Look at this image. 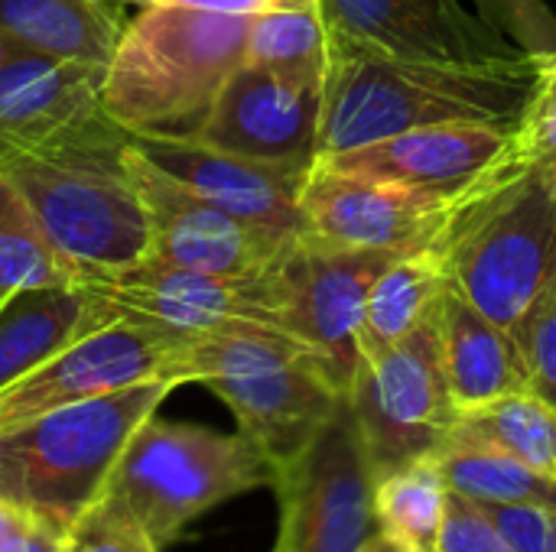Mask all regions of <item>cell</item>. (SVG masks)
<instances>
[{
  "mask_svg": "<svg viewBox=\"0 0 556 552\" xmlns=\"http://www.w3.org/2000/svg\"><path fill=\"white\" fill-rule=\"evenodd\" d=\"M521 143H525V156L556 179V52L547 55L541 85L521 124Z\"/></svg>",
  "mask_w": 556,
  "mask_h": 552,
  "instance_id": "33",
  "label": "cell"
},
{
  "mask_svg": "<svg viewBox=\"0 0 556 552\" xmlns=\"http://www.w3.org/2000/svg\"><path fill=\"white\" fill-rule=\"evenodd\" d=\"M114 3H124V0H114Z\"/></svg>",
  "mask_w": 556,
  "mask_h": 552,
  "instance_id": "40",
  "label": "cell"
},
{
  "mask_svg": "<svg viewBox=\"0 0 556 552\" xmlns=\"http://www.w3.org/2000/svg\"><path fill=\"white\" fill-rule=\"evenodd\" d=\"M329 42L410 62H511L521 52L459 0H316Z\"/></svg>",
  "mask_w": 556,
  "mask_h": 552,
  "instance_id": "15",
  "label": "cell"
},
{
  "mask_svg": "<svg viewBox=\"0 0 556 552\" xmlns=\"http://www.w3.org/2000/svg\"><path fill=\"white\" fill-rule=\"evenodd\" d=\"M433 251L450 290L518 335L556 283V179L515 159L456 202Z\"/></svg>",
  "mask_w": 556,
  "mask_h": 552,
  "instance_id": "3",
  "label": "cell"
},
{
  "mask_svg": "<svg viewBox=\"0 0 556 552\" xmlns=\"http://www.w3.org/2000/svg\"><path fill=\"white\" fill-rule=\"evenodd\" d=\"M544 65L547 55L482 65L410 62L329 42L316 159L440 124H495L521 130Z\"/></svg>",
  "mask_w": 556,
  "mask_h": 552,
  "instance_id": "1",
  "label": "cell"
},
{
  "mask_svg": "<svg viewBox=\"0 0 556 552\" xmlns=\"http://www.w3.org/2000/svg\"><path fill=\"white\" fill-rule=\"evenodd\" d=\"M401 254L342 251L293 238L274 264L277 325L309 345L349 397L362 364V319L378 273Z\"/></svg>",
  "mask_w": 556,
  "mask_h": 552,
  "instance_id": "10",
  "label": "cell"
},
{
  "mask_svg": "<svg viewBox=\"0 0 556 552\" xmlns=\"http://www.w3.org/2000/svg\"><path fill=\"white\" fill-rule=\"evenodd\" d=\"M127 140L130 133L104 117L7 172L78 280L140 264L150 254L147 211L124 169Z\"/></svg>",
  "mask_w": 556,
  "mask_h": 552,
  "instance_id": "5",
  "label": "cell"
},
{
  "mask_svg": "<svg viewBox=\"0 0 556 552\" xmlns=\"http://www.w3.org/2000/svg\"><path fill=\"white\" fill-rule=\"evenodd\" d=\"M0 552H68V527L55 517L20 508L0 540Z\"/></svg>",
  "mask_w": 556,
  "mask_h": 552,
  "instance_id": "35",
  "label": "cell"
},
{
  "mask_svg": "<svg viewBox=\"0 0 556 552\" xmlns=\"http://www.w3.org/2000/svg\"><path fill=\"white\" fill-rule=\"evenodd\" d=\"M453 429L485 439L525 465L556 478V407L534 390L505 394L482 407L459 410Z\"/></svg>",
  "mask_w": 556,
  "mask_h": 552,
  "instance_id": "26",
  "label": "cell"
},
{
  "mask_svg": "<svg viewBox=\"0 0 556 552\" xmlns=\"http://www.w3.org/2000/svg\"><path fill=\"white\" fill-rule=\"evenodd\" d=\"M160 3H179V7L231 13V16H257V13H274V10H309V7H316V0H160Z\"/></svg>",
  "mask_w": 556,
  "mask_h": 552,
  "instance_id": "36",
  "label": "cell"
},
{
  "mask_svg": "<svg viewBox=\"0 0 556 552\" xmlns=\"http://www.w3.org/2000/svg\"><path fill=\"white\" fill-rule=\"evenodd\" d=\"M508 552H556V511L551 508H489Z\"/></svg>",
  "mask_w": 556,
  "mask_h": 552,
  "instance_id": "34",
  "label": "cell"
},
{
  "mask_svg": "<svg viewBox=\"0 0 556 552\" xmlns=\"http://www.w3.org/2000/svg\"><path fill=\"white\" fill-rule=\"evenodd\" d=\"M68 283H78L75 270L49 244L16 185L0 176V303L20 290Z\"/></svg>",
  "mask_w": 556,
  "mask_h": 552,
  "instance_id": "27",
  "label": "cell"
},
{
  "mask_svg": "<svg viewBox=\"0 0 556 552\" xmlns=\"http://www.w3.org/2000/svg\"><path fill=\"white\" fill-rule=\"evenodd\" d=\"M251 16L147 3L127 20L101 78V111L130 137L192 140L244 65Z\"/></svg>",
  "mask_w": 556,
  "mask_h": 552,
  "instance_id": "2",
  "label": "cell"
},
{
  "mask_svg": "<svg viewBox=\"0 0 556 552\" xmlns=\"http://www.w3.org/2000/svg\"><path fill=\"white\" fill-rule=\"evenodd\" d=\"M186 342L189 338L150 325L124 319L108 322L0 390V433L49 410L104 397L143 381L182 384L179 361Z\"/></svg>",
  "mask_w": 556,
  "mask_h": 552,
  "instance_id": "13",
  "label": "cell"
},
{
  "mask_svg": "<svg viewBox=\"0 0 556 552\" xmlns=\"http://www.w3.org/2000/svg\"><path fill=\"white\" fill-rule=\"evenodd\" d=\"M274 552H280V550H277V547H274Z\"/></svg>",
  "mask_w": 556,
  "mask_h": 552,
  "instance_id": "41",
  "label": "cell"
},
{
  "mask_svg": "<svg viewBox=\"0 0 556 552\" xmlns=\"http://www.w3.org/2000/svg\"><path fill=\"white\" fill-rule=\"evenodd\" d=\"M349 403L375 478L433 455L459 416L443 371L437 319L404 342L362 358Z\"/></svg>",
  "mask_w": 556,
  "mask_h": 552,
  "instance_id": "8",
  "label": "cell"
},
{
  "mask_svg": "<svg viewBox=\"0 0 556 552\" xmlns=\"http://www.w3.org/2000/svg\"><path fill=\"white\" fill-rule=\"evenodd\" d=\"M453 208L440 195L313 163L300 195V238L342 251L417 254L440 241Z\"/></svg>",
  "mask_w": 556,
  "mask_h": 552,
  "instance_id": "14",
  "label": "cell"
},
{
  "mask_svg": "<svg viewBox=\"0 0 556 552\" xmlns=\"http://www.w3.org/2000/svg\"><path fill=\"white\" fill-rule=\"evenodd\" d=\"M525 156L521 130L495 124H440L316 159L323 166L397 182L450 202L466 198Z\"/></svg>",
  "mask_w": 556,
  "mask_h": 552,
  "instance_id": "18",
  "label": "cell"
},
{
  "mask_svg": "<svg viewBox=\"0 0 556 552\" xmlns=\"http://www.w3.org/2000/svg\"><path fill=\"white\" fill-rule=\"evenodd\" d=\"M134 146L186 189L222 211L261 228L300 234V195L309 176L306 163H270L228 153L199 140L130 137Z\"/></svg>",
  "mask_w": 556,
  "mask_h": 552,
  "instance_id": "19",
  "label": "cell"
},
{
  "mask_svg": "<svg viewBox=\"0 0 556 552\" xmlns=\"http://www.w3.org/2000/svg\"><path fill=\"white\" fill-rule=\"evenodd\" d=\"M437 329L446 384L459 410L482 407L505 394L531 390V377L515 335L482 316L456 290H446Z\"/></svg>",
  "mask_w": 556,
  "mask_h": 552,
  "instance_id": "20",
  "label": "cell"
},
{
  "mask_svg": "<svg viewBox=\"0 0 556 552\" xmlns=\"http://www.w3.org/2000/svg\"><path fill=\"white\" fill-rule=\"evenodd\" d=\"M482 16L528 55L556 52V13L544 0H476Z\"/></svg>",
  "mask_w": 556,
  "mask_h": 552,
  "instance_id": "29",
  "label": "cell"
},
{
  "mask_svg": "<svg viewBox=\"0 0 556 552\" xmlns=\"http://www.w3.org/2000/svg\"><path fill=\"white\" fill-rule=\"evenodd\" d=\"M104 65L65 62L0 36V176L101 124Z\"/></svg>",
  "mask_w": 556,
  "mask_h": 552,
  "instance_id": "16",
  "label": "cell"
},
{
  "mask_svg": "<svg viewBox=\"0 0 556 552\" xmlns=\"http://www.w3.org/2000/svg\"><path fill=\"white\" fill-rule=\"evenodd\" d=\"M323 81L326 78L244 62L222 85L192 140L251 159L313 166L323 117Z\"/></svg>",
  "mask_w": 556,
  "mask_h": 552,
  "instance_id": "17",
  "label": "cell"
},
{
  "mask_svg": "<svg viewBox=\"0 0 556 552\" xmlns=\"http://www.w3.org/2000/svg\"><path fill=\"white\" fill-rule=\"evenodd\" d=\"M274 485L270 459L244 433L143 420L104 478L98 504L137 524L160 550L215 504Z\"/></svg>",
  "mask_w": 556,
  "mask_h": 552,
  "instance_id": "6",
  "label": "cell"
},
{
  "mask_svg": "<svg viewBox=\"0 0 556 552\" xmlns=\"http://www.w3.org/2000/svg\"><path fill=\"white\" fill-rule=\"evenodd\" d=\"M68 552H160V547L137 524L94 501L68 527Z\"/></svg>",
  "mask_w": 556,
  "mask_h": 552,
  "instance_id": "31",
  "label": "cell"
},
{
  "mask_svg": "<svg viewBox=\"0 0 556 552\" xmlns=\"http://www.w3.org/2000/svg\"><path fill=\"white\" fill-rule=\"evenodd\" d=\"M450 491L485 508H551L556 511V478L544 475L505 449L453 429L433 452Z\"/></svg>",
  "mask_w": 556,
  "mask_h": 552,
  "instance_id": "24",
  "label": "cell"
},
{
  "mask_svg": "<svg viewBox=\"0 0 556 552\" xmlns=\"http://www.w3.org/2000/svg\"><path fill=\"white\" fill-rule=\"evenodd\" d=\"M437 552H508L485 504L446 491V511Z\"/></svg>",
  "mask_w": 556,
  "mask_h": 552,
  "instance_id": "32",
  "label": "cell"
},
{
  "mask_svg": "<svg viewBox=\"0 0 556 552\" xmlns=\"http://www.w3.org/2000/svg\"><path fill=\"white\" fill-rule=\"evenodd\" d=\"M446 290L450 280L433 247L394 257L368 290L358 335L362 358L404 342L424 322L437 319Z\"/></svg>",
  "mask_w": 556,
  "mask_h": 552,
  "instance_id": "23",
  "label": "cell"
},
{
  "mask_svg": "<svg viewBox=\"0 0 556 552\" xmlns=\"http://www.w3.org/2000/svg\"><path fill=\"white\" fill-rule=\"evenodd\" d=\"M16 514H20V508L0 498V540H3V534L10 530V524H13V517H16Z\"/></svg>",
  "mask_w": 556,
  "mask_h": 552,
  "instance_id": "37",
  "label": "cell"
},
{
  "mask_svg": "<svg viewBox=\"0 0 556 552\" xmlns=\"http://www.w3.org/2000/svg\"><path fill=\"white\" fill-rule=\"evenodd\" d=\"M124 26L114 0H0V36L65 62L108 65Z\"/></svg>",
  "mask_w": 556,
  "mask_h": 552,
  "instance_id": "22",
  "label": "cell"
},
{
  "mask_svg": "<svg viewBox=\"0 0 556 552\" xmlns=\"http://www.w3.org/2000/svg\"><path fill=\"white\" fill-rule=\"evenodd\" d=\"M124 3H130V0H124ZM143 3H160V0H143Z\"/></svg>",
  "mask_w": 556,
  "mask_h": 552,
  "instance_id": "39",
  "label": "cell"
},
{
  "mask_svg": "<svg viewBox=\"0 0 556 552\" xmlns=\"http://www.w3.org/2000/svg\"><path fill=\"white\" fill-rule=\"evenodd\" d=\"M446 482L433 455L375 478V527L404 552H437L446 511Z\"/></svg>",
  "mask_w": 556,
  "mask_h": 552,
  "instance_id": "25",
  "label": "cell"
},
{
  "mask_svg": "<svg viewBox=\"0 0 556 552\" xmlns=\"http://www.w3.org/2000/svg\"><path fill=\"white\" fill-rule=\"evenodd\" d=\"M270 270L254 280H228L143 257L121 270L88 273L78 286H85L114 322L124 319L179 338H199L238 322L277 325V290Z\"/></svg>",
  "mask_w": 556,
  "mask_h": 552,
  "instance_id": "12",
  "label": "cell"
},
{
  "mask_svg": "<svg viewBox=\"0 0 556 552\" xmlns=\"http://www.w3.org/2000/svg\"><path fill=\"white\" fill-rule=\"evenodd\" d=\"M515 342L521 348V358H525V368L531 377V390L556 407V283L531 309V316L518 329Z\"/></svg>",
  "mask_w": 556,
  "mask_h": 552,
  "instance_id": "30",
  "label": "cell"
},
{
  "mask_svg": "<svg viewBox=\"0 0 556 552\" xmlns=\"http://www.w3.org/2000/svg\"><path fill=\"white\" fill-rule=\"evenodd\" d=\"M124 169L140 195L150 224V254L153 260L189 267L228 280L264 277L296 234L251 224L205 202L179 179L153 166L134 140L124 146Z\"/></svg>",
  "mask_w": 556,
  "mask_h": 552,
  "instance_id": "11",
  "label": "cell"
},
{
  "mask_svg": "<svg viewBox=\"0 0 556 552\" xmlns=\"http://www.w3.org/2000/svg\"><path fill=\"white\" fill-rule=\"evenodd\" d=\"M176 387L173 381H143L3 429L0 498L72 527L98 501L134 429Z\"/></svg>",
  "mask_w": 556,
  "mask_h": 552,
  "instance_id": "7",
  "label": "cell"
},
{
  "mask_svg": "<svg viewBox=\"0 0 556 552\" xmlns=\"http://www.w3.org/2000/svg\"><path fill=\"white\" fill-rule=\"evenodd\" d=\"M182 384H205L235 413L270 465L290 462L345 400L323 358L290 332L238 322L189 338L179 361Z\"/></svg>",
  "mask_w": 556,
  "mask_h": 552,
  "instance_id": "4",
  "label": "cell"
},
{
  "mask_svg": "<svg viewBox=\"0 0 556 552\" xmlns=\"http://www.w3.org/2000/svg\"><path fill=\"white\" fill-rule=\"evenodd\" d=\"M280 552H358L375 534V475L349 397L329 423L274 468Z\"/></svg>",
  "mask_w": 556,
  "mask_h": 552,
  "instance_id": "9",
  "label": "cell"
},
{
  "mask_svg": "<svg viewBox=\"0 0 556 552\" xmlns=\"http://www.w3.org/2000/svg\"><path fill=\"white\" fill-rule=\"evenodd\" d=\"M244 62L326 78L329 33L319 10H274L251 16Z\"/></svg>",
  "mask_w": 556,
  "mask_h": 552,
  "instance_id": "28",
  "label": "cell"
},
{
  "mask_svg": "<svg viewBox=\"0 0 556 552\" xmlns=\"http://www.w3.org/2000/svg\"><path fill=\"white\" fill-rule=\"evenodd\" d=\"M358 552H404V550H397V547H394V543H388L381 534H375V537H371V540H368V543H365Z\"/></svg>",
  "mask_w": 556,
  "mask_h": 552,
  "instance_id": "38",
  "label": "cell"
},
{
  "mask_svg": "<svg viewBox=\"0 0 556 552\" xmlns=\"http://www.w3.org/2000/svg\"><path fill=\"white\" fill-rule=\"evenodd\" d=\"M108 322V309L78 283L13 293L0 303V390Z\"/></svg>",
  "mask_w": 556,
  "mask_h": 552,
  "instance_id": "21",
  "label": "cell"
}]
</instances>
